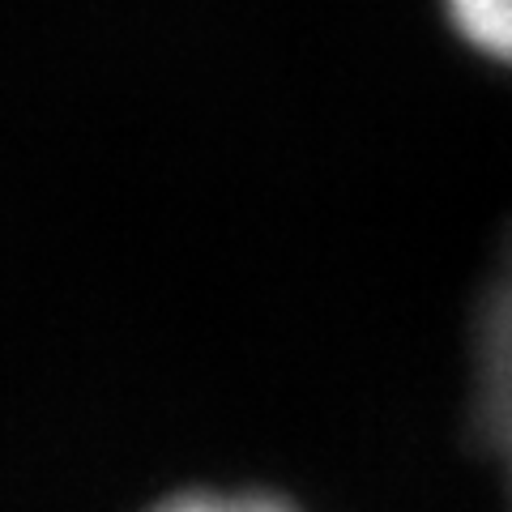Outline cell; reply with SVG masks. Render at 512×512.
<instances>
[{"label": "cell", "mask_w": 512, "mask_h": 512, "mask_svg": "<svg viewBox=\"0 0 512 512\" xmlns=\"http://www.w3.org/2000/svg\"><path fill=\"white\" fill-rule=\"evenodd\" d=\"M448 18L478 52L512 64V0H448Z\"/></svg>", "instance_id": "7a4b0ae2"}, {"label": "cell", "mask_w": 512, "mask_h": 512, "mask_svg": "<svg viewBox=\"0 0 512 512\" xmlns=\"http://www.w3.org/2000/svg\"><path fill=\"white\" fill-rule=\"evenodd\" d=\"M150 512H295L291 504L274 500V495H261V491H184V495H171V500L154 504Z\"/></svg>", "instance_id": "3957f363"}, {"label": "cell", "mask_w": 512, "mask_h": 512, "mask_svg": "<svg viewBox=\"0 0 512 512\" xmlns=\"http://www.w3.org/2000/svg\"><path fill=\"white\" fill-rule=\"evenodd\" d=\"M474 384H478V431L504 466L512 491V244L504 252V269L478 312V342H474Z\"/></svg>", "instance_id": "6da1fadb"}]
</instances>
